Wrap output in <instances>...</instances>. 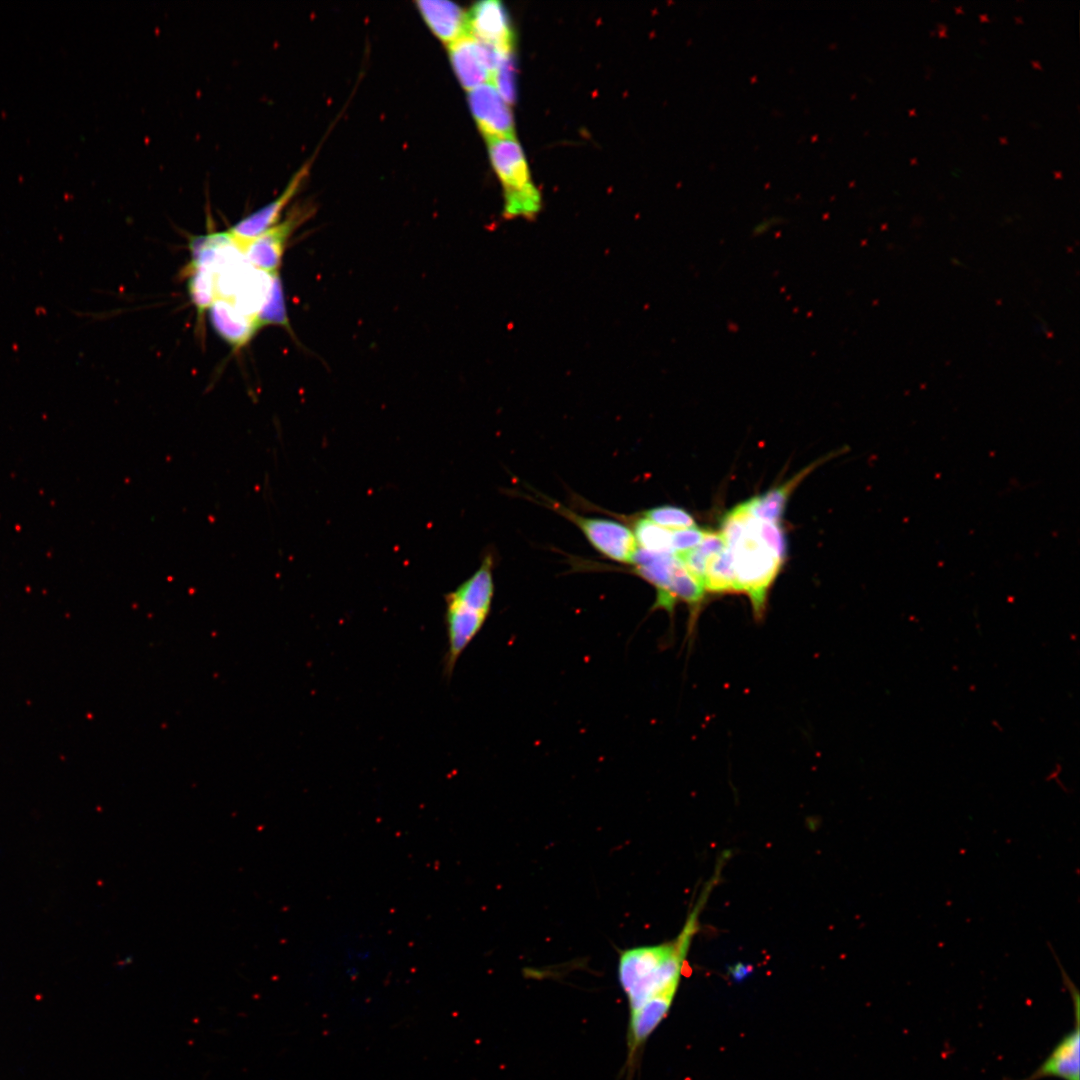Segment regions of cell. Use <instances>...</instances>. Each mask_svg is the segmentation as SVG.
I'll use <instances>...</instances> for the list:
<instances>
[{"label": "cell", "mask_w": 1080, "mask_h": 1080, "mask_svg": "<svg viewBox=\"0 0 1080 1080\" xmlns=\"http://www.w3.org/2000/svg\"><path fill=\"white\" fill-rule=\"evenodd\" d=\"M416 5L432 32L448 45L469 34L467 14L455 3L421 0Z\"/></svg>", "instance_id": "4fadbf2b"}, {"label": "cell", "mask_w": 1080, "mask_h": 1080, "mask_svg": "<svg viewBox=\"0 0 1080 1080\" xmlns=\"http://www.w3.org/2000/svg\"><path fill=\"white\" fill-rule=\"evenodd\" d=\"M299 216L293 214L259 236L241 243L240 250L246 261L264 272H278L288 237L299 223Z\"/></svg>", "instance_id": "ba28073f"}, {"label": "cell", "mask_w": 1080, "mask_h": 1080, "mask_svg": "<svg viewBox=\"0 0 1080 1080\" xmlns=\"http://www.w3.org/2000/svg\"><path fill=\"white\" fill-rule=\"evenodd\" d=\"M573 521L595 549L611 560L632 563L637 551V543L628 527L620 522L577 515L569 510H560Z\"/></svg>", "instance_id": "8992f818"}, {"label": "cell", "mask_w": 1080, "mask_h": 1080, "mask_svg": "<svg viewBox=\"0 0 1080 1080\" xmlns=\"http://www.w3.org/2000/svg\"><path fill=\"white\" fill-rule=\"evenodd\" d=\"M212 326L233 347L245 345L259 329L255 319L226 298H216L208 308Z\"/></svg>", "instance_id": "7c38bea8"}, {"label": "cell", "mask_w": 1080, "mask_h": 1080, "mask_svg": "<svg viewBox=\"0 0 1080 1080\" xmlns=\"http://www.w3.org/2000/svg\"><path fill=\"white\" fill-rule=\"evenodd\" d=\"M829 458H831V455L823 457L818 461L805 467L793 478L789 479L780 486L770 489L764 494L751 497L750 499L743 502L745 508L753 517L759 520L779 524L782 520L787 501L793 490L811 471H813L819 464H822Z\"/></svg>", "instance_id": "5bb4252c"}, {"label": "cell", "mask_w": 1080, "mask_h": 1080, "mask_svg": "<svg viewBox=\"0 0 1080 1080\" xmlns=\"http://www.w3.org/2000/svg\"><path fill=\"white\" fill-rule=\"evenodd\" d=\"M188 291L192 303L202 314L217 298L216 275L208 265H194L188 280Z\"/></svg>", "instance_id": "ac0fdd59"}, {"label": "cell", "mask_w": 1080, "mask_h": 1080, "mask_svg": "<svg viewBox=\"0 0 1080 1080\" xmlns=\"http://www.w3.org/2000/svg\"><path fill=\"white\" fill-rule=\"evenodd\" d=\"M916 162H917V158H911V159H910V163H911V164H915Z\"/></svg>", "instance_id": "d6a6232c"}, {"label": "cell", "mask_w": 1080, "mask_h": 1080, "mask_svg": "<svg viewBox=\"0 0 1080 1080\" xmlns=\"http://www.w3.org/2000/svg\"><path fill=\"white\" fill-rule=\"evenodd\" d=\"M469 34L474 38L512 52L514 35L508 14L497 0L477 2L467 14Z\"/></svg>", "instance_id": "9c48e42d"}, {"label": "cell", "mask_w": 1080, "mask_h": 1080, "mask_svg": "<svg viewBox=\"0 0 1080 1080\" xmlns=\"http://www.w3.org/2000/svg\"><path fill=\"white\" fill-rule=\"evenodd\" d=\"M909 115L910 116H915L916 115V109L915 108L910 109L909 110Z\"/></svg>", "instance_id": "4dcf8cb0"}, {"label": "cell", "mask_w": 1080, "mask_h": 1080, "mask_svg": "<svg viewBox=\"0 0 1080 1080\" xmlns=\"http://www.w3.org/2000/svg\"><path fill=\"white\" fill-rule=\"evenodd\" d=\"M954 10H955V12H956L957 14H963V13H964V11H963V7H962V6H955V7H954Z\"/></svg>", "instance_id": "f546056e"}, {"label": "cell", "mask_w": 1080, "mask_h": 1080, "mask_svg": "<svg viewBox=\"0 0 1080 1080\" xmlns=\"http://www.w3.org/2000/svg\"><path fill=\"white\" fill-rule=\"evenodd\" d=\"M490 81H492L493 86L508 105L514 103L516 98V86L513 54L507 56L501 62L492 74Z\"/></svg>", "instance_id": "7402d4cb"}, {"label": "cell", "mask_w": 1080, "mask_h": 1080, "mask_svg": "<svg viewBox=\"0 0 1080 1080\" xmlns=\"http://www.w3.org/2000/svg\"><path fill=\"white\" fill-rule=\"evenodd\" d=\"M979 20H980V22H982V23H984V22H989V18H988V15H987V14H979Z\"/></svg>", "instance_id": "83f0119b"}, {"label": "cell", "mask_w": 1080, "mask_h": 1080, "mask_svg": "<svg viewBox=\"0 0 1080 1080\" xmlns=\"http://www.w3.org/2000/svg\"><path fill=\"white\" fill-rule=\"evenodd\" d=\"M999 140H1000L1001 142H1003L1004 144H1006V143H1007V139H1006V138H999Z\"/></svg>", "instance_id": "836d02e7"}, {"label": "cell", "mask_w": 1080, "mask_h": 1080, "mask_svg": "<svg viewBox=\"0 0 1080 1080\" xmlns=\"http://www.w3.org/2000/svg\"><path fill=\"white\" fill-rule=\"evenodd\" d=\"M775 223H776V221H775V219H773V218H770V219L764 220V221L760 222V223H759V224H758V225H757V226L755 227V229H754V232H756L757 234H762L763 232H765V231L769 230V228H770L771 226H773V225H774Z\"/></svg>", "instance_id": "484cf974"}, {"label": "cell", "mask_w": 1080, "mask_h": 1080, "mask_svg": "<svg viewBox=\"0 0 1080 1080\" xmlns=\"http://www.w3.org/2000/svg\"><path fill=\"white\" fill-rule=\"evenodd\" d=\"M1053 175H1054V177H1055L1056 179H1061V178H1063V173H1062L1061 171H1057V170H1056V171H1053Z\"/></svg>", "instance_id": "f1b7e54d"}, {"label": "cell", "mask_w": 1080, "mask_h": 1080, "mask_svg": "<svg viewBox=\"0 0 1080 1080\" xmlns=\"http://www.w3.org/2000/svg\"><path fill=\"white\" fill-rule=\"evenodd\" d=\"M633 534L640 549L653 553L674 554L671 543L672 530L658 526L643 517L636 521Z\"/></svg>", "instance_id": "ffe728a7"}, {"label": "cell", "mask_w": 1080, "mask_h": 1080, "mask_svg": "<svg viewBox=\"0 0 1080 1080\" xmlns=\"http://www.w3.org/2000/svg\"><path fill=\"white\" fill-rule=\"evenodd\" d=\"M1014 19H1015V21H1017V22H1019V23H1022V22H1023V20H1022V18H1021V17H1014Z\"/></svg>", "instance_id": "1f68e13d"}, {"label": "cell", "mask_w": 1080, "mask_h": 1080, "mask_svg": "<svg viewBox=\"0 0 1080 1080\" xmlns=\"http://www.w3.org/2000/svg\"><path fill=\"white\" fill-rule=\"evenodd\" d=\"M254 319L259 328L270 324L280 325L286 328L289 327L284 294L278 272L273 273L268 297Z\"/></svg>", "instance_id": "d6986e66"}, {"label": "cell", "mask_w": 1080, "mask_h": 1080, "mask_svg": "<svg viewBox=\"0 0 1080 1080\" xmlns=\"http://www.w3.org/2000/svg\"><path fill=\"white\" fill-rule=\"evenodd\" d=\"M449 57L458 80L468 91L490 81L472 35L466 34L450 43Z\"/></svg>", "instance_id": "9a60e30c"}, {"label": "cell", "mask_w": 1080, "mask_h": 1080, "mask_svg": "<svg viewBox=\"0 0 1080 1080\" xmlns=\"http://www.w3.org/2000/svg\"><path fill=\"white\" fill-rule=\"evenodd\" d=\"M757 522L741 503L725 514L720 533L731 555L737 592L749 597L753 614L760 619L784 561L762 539Z\"/></svg>", "instance_id": "7a4b0ae2"}, {"label": "cell", "mask_w": 1080, "mask_h": 1080, "mask_svg": "<svg viewBox=\"0 0 1080 1080\" xmlns=\"http://www.w3.org/2000/svg\"><path fill=\"white\" fill-rule=\"evenodd\" d=\"M643 517L668 530H679L695 526V520L689 512L680 507L663 505L643 512Z\"/></svg>", "instance_id": "44dd1931"}, {"label": "cell", "mask_w": 1080, "mask_h": 1080, "mask_svg": "<svg viewBox=\"0 0 1080 1080\" xmlns=\"http://www.w3.org/2000/svg\"><path fill=\"white\" fill-rule=\"evenodd\" d=\"M492 166L504 188V216L533 219L542 201L533 184L524 152L515 137L488 139Z\"/></svg>", "instance_id": "277c9868"}, {"label": "cell", "mask_w": 1080, "mask_h": 1080, "mask_svg": "<svg viewBox=\"0 0 1080 1080\" xmlns=\"http://www.w3.org/2000/svg\"><path fill=\"white\" fill-rule=\"evenodd\" d=\"M757 529L766 544L784 561L787 554V542L782 526L758 519Z\"/></svg>", "instance_id": "603a6c76"}, {"label": "cell", "mask_w": 1080, "mask_h": 1080, "mask_svg": "<svg viewBox=\"0 0 1080 1080\" xmlns=\"http://www.w3.org/2000/svg\"><path fill=\"white\" fill-rule=\"evenodd\" d=\"M673 998L671 995L660 996L630 1012L628 1044L631 1052L636 1051L655 1030L667 1014Z\"/></svg>", "instance_id": "2e32d148"}, {"label": "cell", "mask_w": 1080, "mask_h": 1080, "mask_svg": "<svg viewBox=\"0 0 1080 1080\" xmlns=\"http://www.w3.org/2000/svg\"><path fill=\"white\" fill-rule=\"evenodd\" d=\"M706 530L696 525L679 530H673L671 536L672 550L675 555L695 548L703 539Z\"/></svg>", "instance_id": "cb8c5ba5"}, {"label": "cell", "mask_w": 1080, "mask_h": 1080, "mask_svg": "<svg viewBox=\"0 0 1080 1080\" xmlns=\"http://www.w3.org/2000/svg\"><path fill=\"white\" fill-rule=\"evenodd\" d=\"M1030 63L1034 68L1042 70V66H1041V63L1039 61L1031 60Z\"/></svg>", "instance_id": "4316f807"}, {"label": "cell", "mask_w": 1080, "mask_h": 1080, "mask_svg": "<svg viewBox=\"0 0 1080 1080\" xmlns=\"http://www.w3.org/2000/svg\"><path fill=\"white\" fill-rule=\"evenodd\" d=\"M703 587L705 591L713 593L737 592L731 555L727 546L707 558Z\"/></svg>", "instance_id": "e0dca14e"}, {"label": "cell", "mask_w": 1080, "mask_h": 1080, "mask_svg": "<svg viewBox=\"0 0 1080 1080\" xmlns=\"http://www.w3.org/2000/svg\"><path fill=\"white\" fill-rule=\"evenodd\" d=\"M1050 948L1059 966L1063 985L1072 1000L1074 1025L1071 1030L1062 1036L1048 1056L1031 1074L1017 1080H1041L1044 1078L1080 1080V995L1076 985L1060 963L1054 949Z\"/></svg>", "instance_id": "5b68a950"}, {"label": "cell", "mask_w": 1080, "mask_h": 1080, "mask_svg": "<svg viewBox=\"0 0 1080 1080\" xmlns=\"http://www.w3.org/2000/svg\"><path fill=\"white\" fill-rule=\"evenodd\" d=\"M309 162L305 163L290 179L282 193L273 201L255 210L233 225L228 231L239 245L247 242L276 225L281 212L298 191L308 175Z\"/></svg>", "instance_id": "30bf717a"}, {"label": "cell", "mask_w": 1080, "mask_h": 1080, "mask_svg": "<svg viewBox=\"0 0 1080 1080\" xmlns=\"http://www.w3.org/2000/svg\"><path fill=\"white\" fill-rule=\"evenodd\" d=\"M679 559L671 553H653L637 549L632 563L635 573L655 587L656 599L652 610L663 609L669 614V590Z\"/></svg>", "instance_id": "8fae6325"}, {"label": "cell", "mask_w": 1080, "mask_h": 1080, "mask_svg": "<svg viewBox=\"0 0 1080 1080\" xmlns=\"http://www.w3.org/2000/svg\"><path fill=\"white\" fill-rule=\"evenodd\" d=\"M695 916L696 912H693L681 934L670 943L634 947L621 952L618 980L627 997L630 1012L654 998L675 995L682 964L695 931Z\"/></svg>", "instance_id": "6da1fadb"}, {"label": "cell", "mask_w": 1080, "mask_h": 1080, "mask_svg": "<svg viewBox=\"0 0 1080 1080\" xmlns=\"http://www.w3.org/2000/svg\"><path fill=\"white\" fill-rule=\"evenodd\" d=\"M493 596V558L490 554L468 579L445 594L447 650L443 674L446 679L451 678L458 659L487 621Z\"/></svg>", "instance_id": "3957f363"}, {"label": "cell", "mask_w": 1080, "mask_h": 1080, "mask_svg": "<svg viewBox=\"0 0 1080 1080\" xmlns=\"http://www.w3.org/2000/svg\"><path fill=\"white\" fill-rule=\"evenodd\" d=\"M468 102L487 140L514 137V121L509 105L492 83L487 82L470 90Z\"/></svg>", "instance_id": "52a82bcc"}, {"label": "cell", "mask_w": 1080, "mask_h": 1080, "mask_svg": "<svg viewBox=\"0 0 1080 1080\" xmlns=\"http://www.w3.org/2000/svg\"><path fill=\"white\" fill-rule=\"evenodd\" d=\"M752 970H753L752 966L745 965V964H742V963H738V964H736L735 966H733V967H731L729 969L731 976L737 981H740V980L744 979L747 975H749L752 972Z\"/></svg>", "instance_id": "d4e9b609"}]
</instances>
